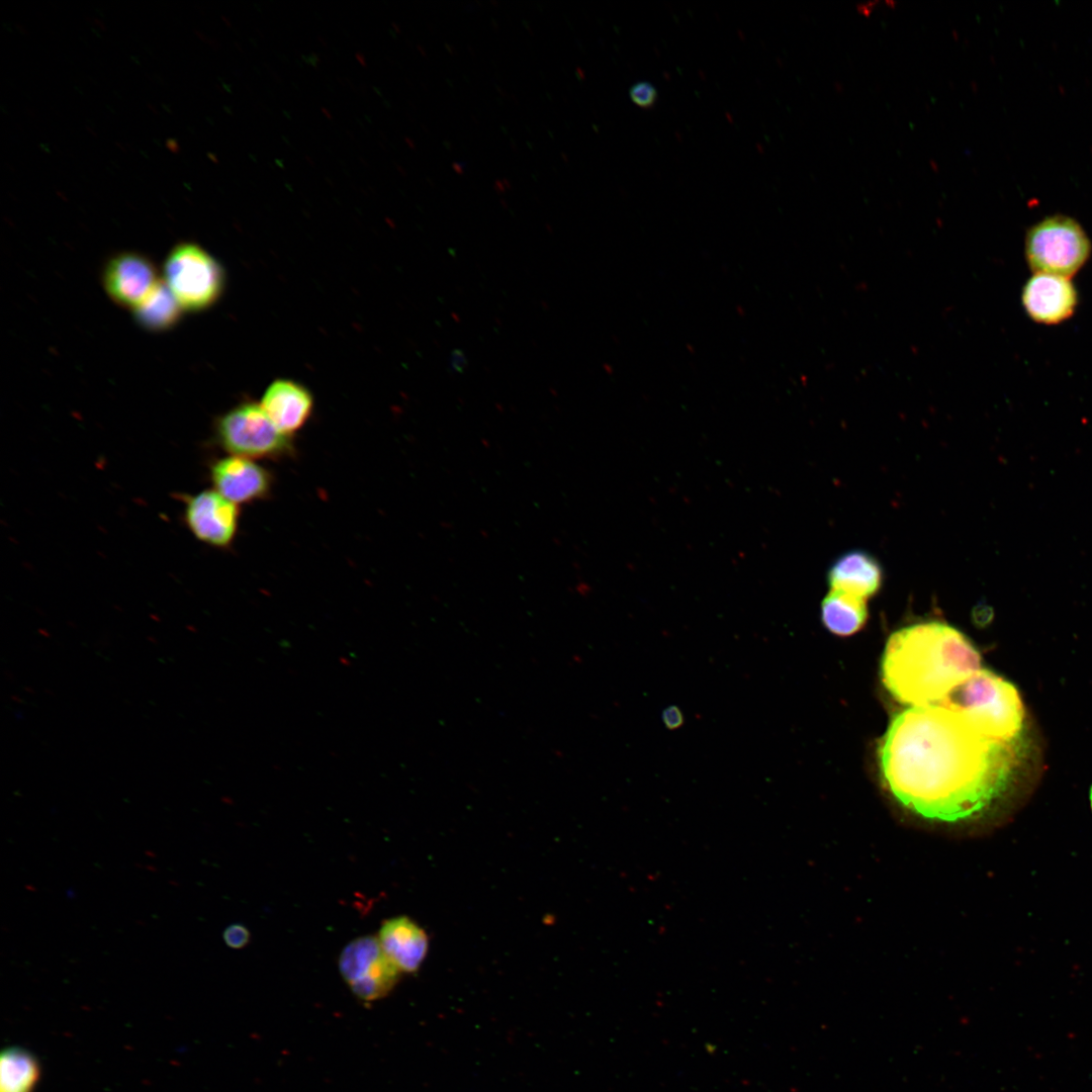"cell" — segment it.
I'll return each instance as SVG.
<instances>
[{
  "mask_svg": "<svg viewBox=\"0 0 1092 1092\" xmlns=\"http://www.w3.org/2000/svg\"><path fill=\"white\" fill-rule=\"evenodd\" d=\"M1015 744L982 737L944 707H908L881 739L883 783L901 808L925 822L975 824L1006 790Z\"/></svg>",
  "mask_w": 1092,
  "mask_h": 1092,
  "instance_id": "obj_1",
  "label": "cell"
},
{
  "mask_svg": "<svg viewBox=\"0 0 1092 1092\" xmlns=\"http://www.w3.org/2000/svg\"><path fill=\"white\" fill-rule=\"evenodd\" d=\"M980 664V653L962 632L939 622L920 623L889 637L882 657V680L901 704L933 706L979 670Z\"/></svg>",
  "mask_w": 1092,
  "mask_h": 1092,
  "instance_id": "obj_2",
  "label": "cell"
},
{
  "mask_svg": "<svg viewBox=\"0 0 1092 1092\" xmlns=\"http://www.w3.org/2000/svg\"><path fill=\"white\" fill-rule=\"evenodd\" d=\"M937 705L957 713L976 733L995 742H1017L1024 723L1017 689L988 669L977 670Z\"/></svg>",
  "mask_w": 1092,
  "mask_h": 1092,
  "instance_id": "obj_3",
  "label": "cell"
},
{
  "mask_svg": "<svg viewBox=\"0 0 1092 1092\" xmlns=\"http://www.w3.org/2000/svg\"><path fill=\"white\" fill-rule=\"evenodd\" d=\"M1090 240L1083 228L1066 215L1045 217L1032 225L1026 235L1025 253L1034 273L1069 278L1087 261Z\"/></svg>",
  "mask_w": 1092,
  "mask_h": 1092,
  "instance_id": "obj_4",
  "label": "cell"
},
{
  "mask_svg": "<svg viewBox=\"0 0 1092 1092\" xmlns=\"http://www.w3.org/2000/svg\"><path fill=\"white\" fill-rule=\"evenodd\" d=\"M215 434L231 455L249 459H277L293 452L292 437L280 432L260 403L243 402L220 416Z\"/></svg>",
  "mask_w": 1092,
  "mask_h": 1092,
  "instance_id": "obj_5",
  "label": "cell"
},
{
  "mask_svg": "<svg viewBox=\"0 0 1092 1092\" xmlns=\"http://www.w3.org/2000/svg\"><path fill=\"white\" fill-rule=\"evenodd\" d=\"M165 283L182 308L202 310L220 297L224 272L219 263L195 244L177 245L164 265Z\"/></svg>",
  "mask_w": 1092,
  "mask_h": 1092,
  "instance_id": "obj_6",
  "label": "cell"
},
{
  "mask_svg": "<svg viewBox=\"0 0 1092 1092\" xmlns=\"http://www.w3.org/2000/svg\"><path fill=\"white\" fill-rule=\"evenodd\" d=\"M339 969L352 992L364 1001L387 995L399 979L400 971L382 949L377 936L366 935L350 941L341 951Z\"/></svg>",
  "mask_w": 1092,
  "mask_h": 1092,
  "instance_id": "obj_7",
  "label": "cell"
},
{
  "mask_svg": "<svg viewBox=\"0 0 1092 1092\" xmlns=\"http://www.w3.org/2000/svg\"><path fill=\"white\" fill-rule=\"evenodd\" d=\"M185 520L198 540L213 547L224 548L236 537L239 509L215 489H207L187 499Z\"/></svg>",
  "mask_w": 1092,
  "mask_h": 1092,
  "instance_id": "obj_8",
  "label": "cell"
},
{
  "mask_svg": "<svg viewBox=\"0 0 1092 1092\" xmlns=\"http://www.w3.org/2000/svg\"><path fill=\"white\" fill-rule=\"evenodd\" d=\"M210 477L214 489L237 506L265 498L272 487V477L264 467L235 455L215 461Z\"/></svg>",
  "mask_w": 1092,
  "mask_h": 1092,
  "instance_id": "obj_9",
  "label": "cell"
},
{
  "mask_svg": "<svg viewBox=\"0 0 1092 1092\" xmlns=\"http://www.w3.org/2000/svg\"><path fill=\"white\" fill-rule=\"evenodd\" d=\"M152 262L136 253L111 258L103 272L106 292L121 306L135 308L158 284Z\"/></svg>",
  "mask_w": 1092,
  "mask_h": 1092,
  "instance_id": "obj_10",
  "label": "cell"
},
{
  "mask_svg": "<svg viewBox=\"0 0 1092 1092\" xmlns=\"http://www.w3.org/2000/svg\"><path fill=\"white\" fill-rule=\"evenodd\" d=\"M1022 303L1035 322L1058 324L1073 314L1077 292L1067 277L1034 273L1022 290Z\"/></svg>",
  "mask_w": 1092,
  "mask_h": 1092,
  "instance_id": "obj_11",
  "label": "cell"
},
{
  "mask_svg": "<svg viewBox=\"0 0 1092 1092\" xmlns=\"http://www.w3.org/2000/svg\"><path fill=\"white\" fill-rule=\"evenodd\" d=\"M313 403L312 394L302 384L276 379L266 388L260 405L280 432L292 437L308 422Z\"/></svg>",
  "mask_w": 1092,
  "mask_h": 1092,
  "instance_id": "obj_12",
  "label": "cell"
},
{
  "mask_svg": "<svg viewBox=\"0 0 1092 1092\" xmlns=\"http://www.w3.org/2000/svg\"><path fill=\"white\" fill-rule=\"evenodd\" d=\"M377 937L384 952L400 972H416L427 956L429 938L426 931L406 916L383 921Z\"/></svg>",
  "mask_w": 1092,
  "mask_h": 1092,
  "instance_id": "obj_13",
  "label": "cell"
},
{
  "mask_svg": "<svg viewBox=\"0 0 1092 1092\" xmlns=\"http://www.w3.org/2000/svg\"><path fill=\"white\" fill-rule=\"evenodd\" d=\"M831 589L841 590L867 600L875 596L883 583L879 561L862 550H852L838 557L827 572Z\"/></svg>",
  "mask_w": 1092,
  "mask_h": 1092,
  "instance_id": "obj_14",
  "label": "cell"
},
{
  "mask_svg": "<svg viewBox=\"0 0 1092 1092\" xmlns=\"http://www.w3.org/2000/svg\"><path fill=\"white\" fill-rule=\"evenodd\" d=\"M866 600L847 593L831 589L821 603V620L825 628L838 636L859 631L868 620Z\"/></svg>",
  "mask_w": 1092,
  "mask_h": 1092,
  "instance_id": "obj_15",
  "label": "cell"
},
{
  "mask_svg": "<svg viewBox=\"0 0 1092 1092\" xmlns=\"http://www.w3.org/2000/svg\"><path fill=\"white\" fill-rule=\"evenodd\" d=\"M40 1079L37 1059L20 1048L4 1050L0 1058V1092H33Z\"/></svg>",
  "mask_w": 1092,
  "mask_h": 1092,
  "instance_id": "obj_16",
  "label": "cell"
},
{
  "mask_svg": "<svg viewBox=\"0 0 1092 1092\" xmlns=\"http://www.w3.org/2000/svg\"><path fill=\"white\" fill-rule=\"evenodd\" d=\"M182 306L165 282L159 281L152 292L134 308L138 323L150 331H164L174 326Z\"/></svg>",
  "mask_w": 1092,
  "mask_h": 1092,
  "instance_id": "obj_17",
  "label": "cell"
},
{
  "mask_svg": "<svg viewBox=\"0 0 1092 1092\" xmlns=\"http://www.w3.org/2000/svg\"><path fill=\"white\" fill-rule=\"evenodd\" d=\"M629 95L634 104L644 109L653 107L657 100V90L648 81H639L632 85Z\"/></svg>",
  "mask_w": 1092,
  "mask_h": 1092,
  "instance_id": "obj_18",
  "label": "cell"
},
{
  "mask_svg": "<svg viewBox=\"0 0 1092 1092\" xmlns=\"http://www.w3.org/2000/svg\"><path fill=\"white\" fill-rule=\"evenodd\" d=\"M222 938L229 947L238 949L249 942L250 932L244 925L235 923L224 929Z\"/></svg>",
  "mask_w": 1092,
  "mask_h": 1092,
  "instance_id": "obj_19",
  "label": "cell"
},
{
  "mask_svg": "<svg viewBox=\"0 0 1092 1092\" xmlns=\"http://www.w3.org/2000/svg\"><path fill=\"white\" fill-rule=\"evenodd\" d=\"M662 721L667 729L675 730L684 725L685 717L680 709L672 705L663 710Z\"/></svg>",
  "mask_w": 1092,
  "mask_h": 1092,
  "instance_id": "obj_20",
  "label": "cell"
},
{
  "mask_svg": "<svg viewBox=\"0 0 1092 1092\" xmlns=\"http://www.w3.org/2000/svg\"><path fill=\"white\" fill-rule=\"evenodd\" d=\"M1089 801H1090V807H1091V810H1092V786L1090 787Z\"/></svg>",
  "mask_w": 1092,
  "mask_h": 1092,
  "instance_id": "obj_21",
  "label": "cell"
}]
</instances>
